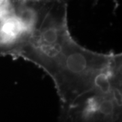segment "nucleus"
Segmentation results:
<instances>
[{"mask_svg":"<svg viewBox=\"0 0 122 122\" xmlns=\"http://www.w3.org/2000/svg\"><path fill=\"white\" fill-rule=\"evenodd\" d=\"M0 56L22 58L52 79L61 113L111 88L122 55L95 52L72 38L61 0H0Z\"/></svg>","mask_w":122,"mask_h":122,"instance_id":"nucleus-1","label":"nucleus"}]
</instances>
